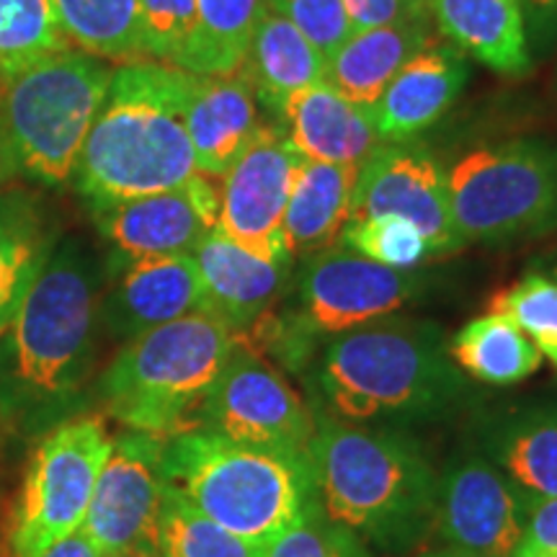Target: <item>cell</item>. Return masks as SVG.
Masks as SVG:
<instances>
[{"instance_id":"obj_1","label":"cell","mask_w":557,"mask_h":557,"mask_svg":"<svg viewBox=\"0 0 557 557\" xmlns=\"http://www.w3.org/2000/svg\"><path fill=\"white\" fill-rule=\"evenodd\" d=\"M103 284L94 250L60 238L0 336V416L21 434H47L81 410L99 357Z\"/></svg>"},{"instance_id":"obj_2","label":"cell","mask_w":557,"mask_h":557,"mask_svg":"<svg viewBox=\"0 0 557 557\" xmlns=\"http://www.w3.org/2000/svg\"><path fill=\"white\" fill-rule=\"evenodd\" d=\"M194 78L160 62L114 67L70 178L86 205L171 191L197 176L184 124Z\"/></svg>"},{"instance_id":"obj_3","label":"cell","mask_w":557,"mask_h":557,"mask_svg":"<svg viewBox=\"0 0 557 557\" xmlns=\"http://www.w3.org/2000/svg\"><path fill=\"white\" fill-rule=\"evenodd\" d=\"M318 382L333 416L361 426L438 421L470 395L444 331L395 315L333 336Z\"/></svg>"},{"instance_id":"obj_4","label":"cell","mask_w":557,"mask_h":557,"mask_svg":"<svg viewBox=\"0 0 557 557\" xmlns=\"http://www.w3.org/2000/svg\"><path fill=\"white\" fill-rule=\"evenodd\" d=\"M310 447L320 511L382 549H408L434 524L438 475L406 431L315 416Z\"/></svg>"},{"instance_id":"obj_5","label":"cell","mask_w":557,"mask_h":557,"mask_svg":"<svg viewBox=\"0 0 557 557\" xmlns=\"http://www.w3.org/2000/svg\"><path fill=\"white\" fill-rule=\"evenodd\" d=\"M165 480L209 519L263 547L318 508L310 457L191 429L165 442Z\"/></svg>"},{"instance_id":"obj_6","label":"cell","mask_w":557,"mask_h":557,"mask_svg":"<svg viewBox=\"0 0 557 557\" xmlns=\"http://www.w3.org/2000/svg\"><path fill=\"white\" fill-rule=\"evenodd\" d=\"M235 344L238 333L197 310L129 338L101 372L96 393L129 431L178 436L199 426L201 406Z\"/></svg>"},{"instance_id":"obj_7","label":"cell","mask_w":557,"mask_h":557,"mask_svg":"<svg viewBox=\"0 0 557 557\" xmlns=\"http://www.w3.org/2000/svg\"><path fill=\"white\" fill-rule=\"evenodd\" d=\"M111 73V62L67 47L0 78L13 176L41 189H65Z\"/></svg>"},{"instance_id":"obj_8","label":"cell","mask_w":557,"mask_h":557,"mask_svg":"<svg viewBox=\"0 0 557 557\" xmlns=\"http://www.w3.org/2000/svg\"><path fill=\"white\" fill-rule=\"evenodd\" d=\"M449 207L465 243L532 240L557 227V145L511 139L457 160Z\"/></svg>"},{"instance_id":"obj_9","label":"cell","mask_w":557,"mask_h":557,"mask_svg":"<svg viewBox=\"0 0 557 557\" xmlns=\"http://www.w3.org/2000/svg\"><path fill=\"white\" fill-rule=\"evenodd\" d=\"M111 451L101 418L75 416L41 436L11 513V557H39L78 532Z\"/></svg>"},{"instance_id":"obj_10","label":"cell","mask_w":557,"mask_h":557,"mask_svg":"<svg viewBox=\"0 0 557 557\" xmlns=\"http://www.w3.org/2000/svg\"><path fill=\"white\" fill-rule=\"evenodd\" d=\"M233 442L310 457L318 418L278 369L238 338L209 389L199 426Z\"/></svg>"},{"instance_id":"obj_11","label":"cell","mask_w":557,"mask_h":557,"mask_svg":"<svg viewBox=\"0 0 557 557\" xmlns=\"http://www.w3.org/2000/svg\"><path fill=\"white\" fill-rule=\"evenodd\" d=\"M165 442L169 438L129 429L111 438V451L81 527L103 557L158 553V513L169 483L163 468Z\"/></svg>"},{"instance_id":"obj_12","label":"cell","mask_w":557,"mask_h":557,"mask_svg":"<svg viewBox=\"0 0 557 557\" xmlns=\"http://www.w3.org/2000/svg\"><path fill=\"white\" fill-rule=\"evenodd\" d=\"M305 160L282 122H261L222 176L220 233L263 261H295L284 240V212Z\"/></svg>"},{"instance_id":"obj_13","label":"cell","mask_w":557,"mask_h":557,"mask_svg":"<svg viewBox=\"0 0 557 557\" xmlns=\"http://www.w3.org/2000/svg\"><path fill=\"white\" fill-rule=\"evenodd\" d=\"M421 287L413 271L382 267L344 246H331L305 259L297 278L299 310L292 315L312 338L338 336L393 315Z\"/></svg>"},{"instance_id":"obj_14","label":"cell","mask_w":557,"mask_h":557,"mask_svg":"<svg viewBox=\"0 0 557 557\" xmlns=\"http://www.w3.org/2000/svg\"><path fill=\"white\" fill-rule=\"evenodd\" d=\"M382 214L408 220L426 238L431 259L465 246L451 220L447 171L418 143L380 145L359 169L348 222Z\"/></svg>"},{"instance_id":"obj_15","label":"cell","mask_w":557,"mask_h":557,"mask_svg":"<svg viewBox=\"0 0 557 557\" xmlns=\"http://www.w3.org/2000/svg\"><path fill=\"white\" fill-rule=\"evenodd\" d=\"M431 529L444 547L478 557H513L524 537L519 487L485 455L451 459L438 475Z\"/></svg>"},{"instance_id":"obj_16","label":"cell","mask_w":557,"mask_h":557,"mask_svg":"<svg viewBox=\"0 0 557 557\" xmlns=\"http://www.w3.org/2000/svg\"><path fill=\"white\" fill-rule=\"evenodd\" d=\"M86 207L111 246L109 261L194 253L209 230L218 227L220 186L197 173L178 189Z\"/></svg>"},{"instance_id":"obj_17","label":"cell","mask_w":557,"mask_h":557,"mask_svg":"<svg viewBox=\"0 0 557 557\" xmlns=\"http://www.w3.org/2000/svg\"><path fill=\"white\" fill-rule=\"evenodd\" d=\"M103 271L101 329L122 344L205 310V287L191 253L107 261Z\"/></svg>"},{"instance_id":"obj_18","label":"cell","mask_w":557,"mask_h":557,"mask_svg":"<svg viewBox=\"0 0 557 557\" xmlns=\"http://www.w3.org/2000/svg\"><path fill=\"white\" fill-rule=\"evenodd\" d=\"M191 256L205 287V310L235 333L248 331L263 312L274 310L276 299L287 289L289 269L295 263L263 261L218 227L209 230Z\"/></svg>"},{"instance_id":"obj_19","label":"cell","mask_w":557,"mask_h":557,"mask_svg":"<svg viewBox=\"0 0 557 557\" xmlns=\"http://www.w3.org/2000/svg\"><path fill=\"white\" fill-rule=\"evenodd\" d=\"M282 124L308 160L364 165L382 145L374 109L341 94L329 81L297 90L282 109Z\"/></svg>"},{"instance_id":"obj_20","label":"cell","mask_w":557,"mask_h":557,"mask_svg":"<svg viewBox=\"0 0 557 557\" xmlns=\"http://www.w3.org/2000/svg\"><path fill=\"white\" fill-rule=\"evenodd\" d=\"M468 83V62L455 45L431 41L398 70L374 103L382 143H400L436 124Z\"/></svg>"},{"instance_id":"obj_21","label":"cell","mask_w":557,"mask_h":557,"mask_svg":"<svg viewBox=\"0 0 557 557\" xmlns=\"http://www.w3.org/2000/svg\"><path fill=\"white\" fill-rule=\"evenodd\" d=\"M184 124L197 171L222 178L259 129V101L240 73L197 75L186 99Z\"/></svg>"},{"instance_id":"obj_22","label":"cell","mask_w":557,"mask_h":557,"mask_svg":"<svg viewBox=\"0 0 557 557\" xmlns=\"http://www.w3.org/2000/svg\"><path fill=\"white\" fill-rule=\"evenodd\" d=\"M62 238L41 197L29 186L0 191V336Z\"/></svg>"},{"instance_id":"obj_23","label":"cell","mask_w":557,"mask_h":557,"mask_svg":"<svg viewBox=\"0 0 557 557\" xmlns=\"http://www.w3.org/2000/svg\"><path fill=\"white\" fill-rule=\"evenodd\" d=\"M238 73L250 83L256 101L269 114L282 116L284 103L297 90L329 81V60L292 21L267 3Z\"/></svg>"},{"instance_id":"obj_24","label":"cell","mask_w":557,"mask_h":557,"mask_svg":"<svg viewBox=\"0 0 557 557\" xmlns=\"http://www.w3.org/2000/svg\"><path fill=\"white\" fill-rule=\"evenodd\" d=\"M436 29L485 67L527 75L532 67L521 0H429Z\"/></svg>"},{"instance_id":"obj_25","label":"cell","mask_w":557,"mask_h":557,"mask_svg":"<svg viewBox=\"0 0 557 557\" xmlns=\"http://www.w3.org/2000/svg\"><path fill=\"white\" fill-rule=\"evenodd\" d=\"M434 39V18L418 16L400 24L354 32L329 60V81L348 99L374 107L389 81L410 58Z\"/></svg>"},{"instance_id":"obj_26","label":"cell","mask_w":557,"mask_h":557,"mask_svg":"<svg viewBox=\"0 0 557 557\" xmlns=\"http://www.w3.org/2000/svg\"><path fill=\"white\" fill-rule=\"evenodd\" d=\"M357 176L359 165L305 160L284 212V240L292 259H310L341 240Z\"/></svg>"},{"instance_id":"obj_27","label":"cell","mask_w":557,"mask_h":557,"mask_svg":"<svg viewBox=\"0 0 557 557\" xmlns=\"http://www.w3.org/2000/svg\"><path fill=\"white\" fill-rule=\"evenodd\" d=\"M487 459L529 496H557V403L498 418L485 436Z\"/></svg>"},{"instance_id":"obj_28","label":"cell","mask_w":557,"mask_h":557,"mask_svg":"<svg viewBox=\"0 0 557 557\" xmlns=\"http://www.w3.org/2000/svg\"><path fill=\"white\" fill-rule=\"evenodd\" d=\"M457 369L485 385H517L542 367V354L511 318L487 312L447 341Z\"/></svg>"},{"instance_id":"obj_29","label":"cell","mask_w":557,"mask_h":557,"mask_svg":"<svg viewBox=\"0 0 557 557\" xmlns=\"http://www.w3.org/2000/svg\"><path fill=\"white\" fill-rule=\"evenodd\" d=\"M267 0H197V26L178 70L194 75H235Z\"/></svg>"},{"instance_id":"obj_30","label":"cell","mask_w":557,"mask_h":557,"mask_svg":"<svg viewBox=\"0 0 557 557\" xmlns=\"http://www.w3.org/2000/svg\"><path fill=\"white\" fill-rule=\"evenodd\" d=\"M67 45L107 62H148L139 29V0H52Z\"/></svg>"},{"instance_id":"obj_31","label":"cell","mask_w":557,"mask_h":557,"mask_svg":"<svg viewBox=\"0 0 557 557\" xmlns=\"http://www.w3.org/2000/svg\"><path fill=\"white\" fill-rule=\"evenodd\" d=\"M160 557H261V547L199 511L176 485L165 483L158 513Z\"/></svg>"},{"instance_id":"obj_32","label":"cell","mask_w":557,"mask_h":557,"mask_svg":"<svg viewBox=\"0 0 557 557\" xmlns=\"http://www.w3.org/2000/svg\"><path fill=\"white\" fill-rule=\"evenodd\" d=\"M67 47L52 0H0V78Z\"/></svg>"},{"instance_id":"obj_33","label":"cell","mask_w":557,"mask_h":557,"mask_svg":"<svg viewBox=\"0 0 557 557\" xmlns=\"http://www.w3.org/2000/svg\"><path fill=\"white\" fill-rule=\"evenodd\" d=\"M487 310L500 312L519 325L537 346L542 359L557 369V282L545 271H529L511 287L496 292Z\"/></svg>"},{"instance_id":"obj_34","label":"cell","mask_w":557,"mask_h":557,"mask_svg":"<svg viewBox=\"0 0 557 557\" xmlns=\"http://www.w3.org/2000/svg\"><path fill=\"white\" fill-rule=\"evenodd\" d=\"M341 243L354 253L389 269L410 271L431 259L426 238L408 220L395 218V214L346 222Z\"/></svg>"},{"instance_id":"obj_35","label":"cell","mask_w":557,"mask_h":557,"mask_svg":"<svg viewBox=\"0 0 557 557\" xmlns=\"http://www.w3.org/2000/svg\"><path fill=\"white\" fill-rule=\"evenodd\" d=\"M261 557H372L367 542L312 508L308 517L284 529L261 547Z\"/></svg>"},{"instance_id":"obj_36","label":"cell","mask_w":557,"mask_h":557,"mask_svg":"<svg viewBox=\"0 0 557 557\" xmlns=\"http://www.w3.org/2000/svg\"><path fill=\"white\" fill-rule=\"evenodd\" d=\"M197 26V0H139L145 60L178 67Z\"/></svg>"},{"instance_id":"obj_37","label":"cell","mask_w":557,"mask_h":557,"mask_svg":"<svg viewBox=\"0 0 557 557\" xmlns=\"http://www.w3.org/2000/svg\"><path fill=\"white\" fill-rule=\"evenodd\" d=\"M267 3L292 21L325 60H331L354 34L344 0H267Z\"/></svg>"},{"instance_id":"obj_38","label":"cell","mask_w":557,"mask_h":557,"mask_svg":"<svg viewBox=\"0 0 557 557\" xmlns=\"http://www.w3.org/2000/svg\"><path fill=\"white\" fill-rule=\"evenodd\" d=\"M521 504H524V537L517 555H557V496L521 493Z\"/></svg>"},{"instance_id":"obj_39","label":"cell","mask_w":557,"mask_h":557,"mask_svg":"<svg viewBox=\"0 0 557 557\" xmlns=\"http://www.w3.org/2000/svg\"><path fill=\"white\" fill-rule=\"evenodd\" d=\"M354 32L431 16L429 0H344Z\"/></svg>"},{"instance_id":"obj_40","label":"cell","mask_w":557,"mask_h":557,"mask_svg":"<svg viewBox=\"0 0 557 557\" xmlns=\"http://www.w3.org/2000/svg\"><path fill=\"white\" fill-rule=\"evenodd\" d=\"M39 557H103V555L99 553V547L83 534V529H78V532L67 534L65 540L54 542V545Z\"/></svg>"},{"instance_id":"obj_41","label":"cell","mask_w":557,"mask_h":557,"mask_svg":"<svg viewBox=\"0 0 557 557\" xmlns=\"http://www.w3.org/2000/svg\"><path fill=\"white\" fill-rule=\"evenodd\" d=\"M11 181H16V176H13L9 143H5V129H3V116H0V191H3Z\"/></svg>"},{"instance_id":"obj_42","label":"cell","mask_w":557,"mask_h":557,"mask_svg":"<svg viewBox=\"0 0 557 557\" xmlns=\"http://www.w3.org/2000/svg\"><path fill=\"white\" fill-rule=\"evenodd\" d=\"M418 557H478V555L462 553V549L457 547H438V549H429V553H421Z\"/></svg>"},{"instance_id":"obj_43","label":"cell","mask_w":557,"mask_h":557,"mask_svg":"<svg viewBox=\"0 0 557 557\" xmlns=\"http://www.w3.org/2000/svg\"><path fill=\"white\" fill-rule=\"evenodd\" d=\"M542 16H557V0H527Z\"/></svg>"},{"instance_id":"obj_44","label":"cell","mask_w":557,"mask_h":557,"mask_svg":"<svg viewBox=\"0 0 557 557\" xmlns=\"http://www.w3.org/2000/svg\"><path fill=\"white\" fill-rule=\"evenodd\" d=\"M545 274H549L557 282V253L553 256V259L547 261V267H545Z\"/></svg>"},{"instance_id":"obj_45","label":"cell","mask_w":557,"mask_h":557,"mask_svg":"<svg viewBox=\"0 0 557 557\" xmlns=\"http://www.w3.org/2000/svg\"><path fill=\"white\" fill-rule=\"evenodd\" d=\"M517 557H557V555H517Z\"/></svg>"}]
</instances>
